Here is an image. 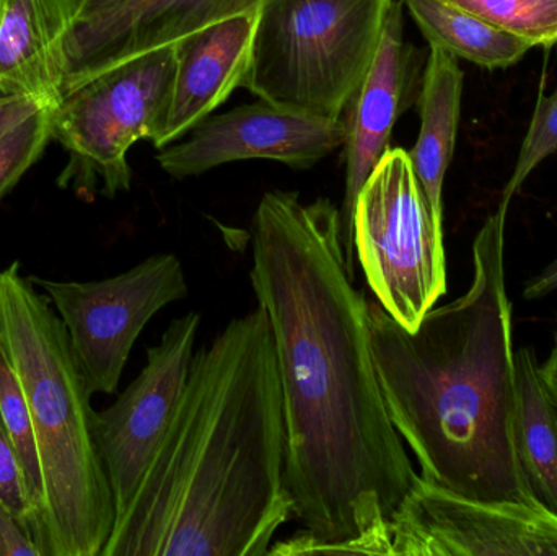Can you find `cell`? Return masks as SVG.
<instances>
[{"mask_svg":"<svg viewBox=\"0 0 557 556\" xmlns=\"http://www.w3.org/2000/svg\"><path fill=\"white\" fill-rule=\"evenodd\" d=\"M0 346L28 401L45 477L42 556H101L116 521L91 392L48 297L13 263L0 271Z\"/></svg>","mask_w":557,"mask_h":556,"instance_id":"obj_4","label":"cell"},{"mask_svg":"<svg viewBox=\"0 0 557 556\" xmlns=\"http://www.w3.org/2000/svg\"><path fill=\"white\" fill-rule=\"evenodd\" d=\"M175 45L111 65L65 91L51 111V136L69 156L58 183L82 198L129 191L127 152L156 143L165 127L175 78Z\"/></svg>","mask_w":557,"mask_h":556,"instance_id":"obj_6","label":"cell"},{"mask_svg":"<svg viewBox=\"0 0 557 556\" xmlns=\"http://www.w3.org/2000/svg\"><path fill=\"white\" fill-rule=\"evenodd\" d=\"M0 499L25 522L26 528L29 529L33 539H35V509H33L32 502H29L22 466H20L18 456H16L15 447H13L9 433H7L2 417H0Z\"/></svg>","mask_w":557,"mask_h":556,"instance_id":"obj_23","label":"cell"},{"mask_svg":"<svg viewBox=\"0 0 557 556\" xmlns=\"http://www.w3.org/2000/svg\"><path fill=\"white\" fill-rule=\"evenodd\" d=\"M29 280L58 312L91 395L117 391L140 332L156 313L188 296L185 270L173 254L153 255L108 280Z\"/></svg>","mask_w":557,"mask_h":556,"instance_id":"obj_8","label":"cell"},{"mask_svg":"<svg viewBox=\"0 0 557 556\" xmlns=\"http://www.w3.org/2000/svg\"><path fill=\"white\" fill-rule=\"evenodd\" d=\"M461 94L463 71L458 65V58L431 46L419 91L421 129L409 159L432 221L441 231H444L442 193L457 144Z\"/></svg>","mask_w":557,"mask_h":556,"instance_id":"obj_16","label":"cell"},{"mask_svg":"<svg viewBox=\"0 0 557 556\" xmlns=\"http://www.w3.org/2000/svg\"><path fill=\"white\" fill-rule=\"evenodd\" d=\"M356 257L376 302L406 330L447 293L444 231L435 227L409 152L389 147L356 199Z\"/></svg>","mask_w":557,"mask_h":556,"instance_id":"obj_7","label":"cell"},{"mask_svg":"<svg viewBox=\"0 0 557 556\" xmlns=\"http://www.w3.org/2000/svg\"><path fill=\"white\" fill-rule=\"evenodd\" d=\"M429 41L481 67L507 69L532 49L529 42L442 0H403Z\"/></svg>","mask_w":557,"mask_h":556,"instance_id":"obj_18","label":"cell"},{"mask_svg":"<svg viewBox=\"0 0 557 556\" xmlns=\"http://www.w3.org/2000/svg\"><path fill=\"white\" fill-rule=\"evenodd\" d=\"M557 291V257L548 267L543 268L533 280L527 283L523 297L527 300H539Z\"/></svg>","mask_w":557,"mask_h":556,"instance_id":"obj_26","label":"cell"},{"mask_svg":"<svg viewBox=\"0 0 557 556\" xmlns=\"http://www.w3.org/2000/svg\"><path fill=\"white\" fill-rule=\"evenodd\" d=\"M201 316L188 312L170 323L147 351V362L129 387L97 413V443L113 492L116 518L143 482L169 431L185 392Z\"/></svg>","mask_w":557,"mask_h":556,"instance_id":"obj_10","label":"cell"},{"mask_svg":"<svg viewBox=\"0 0 557 556\" xmlns=\"http://www.w3.org/2000/svg\"><path fill=\"white\" fill-rule=\"evenodd\" d=\"M0 417L22 466L29 502L35 509V541L39 547L42 518H45V477H42L41 457H39L38 441H36L28 401L23 394L18 375L10 365L2 346H0Z\"/></svg>","mask_w":557,"mask_h":556,"instance_id":"obj_19","label":"cell"},{"mask_svg":"<svg viewBox=\"0 0 557 556\" xmlns=\"http://www.w3.org/2000/svg\"><path fill=\"white\" fill-rule=\"evenodd\" d=\"M81 5L82 0H0V94L58 107Z\"/></svg>","mask_w":557,"mask_h":556,"instance_id":"obj_15","label":"cell"},{"mask_svg":"<svg viewBox=\"0 0 557 556\" xmlns=\"http://www.w3.org/2000/svg\"><path fill=\"white\" fill-rule=\"evenodd\" d=\"M516 384L517 460L533 499L557 515V408L529 346L516 353Z\"/></svg>","mask_w":557,"mask_h":556,"instance_id":"obj_17","label":"cell"},{"mask_svg":"<svg viewBox=\"0 0 557 556\" xmlns=\"http://www.w3.org/2000/svg\"><path fill=\"white\" fill-rule=\"evenodd\" d=\"M260 12L212 23L175 42L172 100L157 149L182 139L244 85Z\"/></svg>","mask_w":557,"mask_h":556,"instance_id":"obj_14","label":"cell"},{"mask_svg":"<svg viewBox=\"0 0 557 556\" xmlns=\"http://www.w3.org/2000/svg\"><path fill=\"white\" fill-rule=\"evenodd\" d=\"M419 51L403 35V3L393 2L386 16L379 51L362 84L347 104L343 121L346 127V189L341 211V234L347 267L356 276L352 214L363 183L389 149L393 127L398 118L414 103L422 85Z\"/></svg>","mask_w":557,"mask_h":556,"instance_id":"obj_12","label":"cell"},{"mask_svg":"<svg viewBox=\"0 0 557 556\" xmlns=\"http://www.w3.org/2000/svg\"><path fill=\"white\" fill-rule=\"evenodd\" d=\"M284 401L267 312L193 356L185 392L101 556H264L294 519Z\"/></svg>","mask_w":557,"mask_h":556,"instance_id":"obj_2","label":"cell"},{"mask_svg":"<svg viewBox=\"0 0 557 556\" xmlns=\"http://www.w3.org/2000/svg\"><path fill=\"white\" fill-rule=\"evenodd\" d=\"M270 0H131L75 23L67 41L64 94L134 55L175 45L212 23L263 9Z\"/></svg>","mask_w":557,"mask_h":556,"instance_id":"obj_13","label":"cell"},{"mask_svg":"<svg viewBox=\"0 0 557 556\" xmlns=\"http://www.w3.org/2000/svg\"><path fill=\"white\" fill-rule=\"evenodd\" d=\"M529 42L557 45V0H442Z\"/></svg>","mask_w":557,"mask_h":556,"instance_id":"obj_20","label":"cell"},{"mask_svg":"<svg viewBox=\"0 0 557 556\" xmlns=\"http://www.w3.org/2000/svg\"><path fill=\"white\" fill-rule=\"evenodd\" d=\"M51 111H35L0 137V199L38 162L52 139Z\"/></svg>","mask_w":557,"mask_h":556,"instance_id":"obj_21","label":"cell"},{"mask_svg":"<svg viewBox=\"0 0 557 556\" xmlns=\"http://www.w3.org/2000/svg\"><path fill=\"white\" fill-rule=\"evenodd\" d=\"M127 2H131V0H82L77 23L87 22V20L113 12V10L120 9Z\"/></svg>","mask_w":557,"mask_h":556,"instance_id":"obj_27","label":"cell"},{"mask_svg":"<svg viewBox=\"0 0 557 556\" xmlns=\"http://www.w3.org/2000/svg\"><path fill=\"white\" fill-rule=\"evenodd\" d=\"M0 556H42L25 522L0 499Z\"/></svg>","mask_w":557,"mask_h":556,"instance_id":"obj_24","label":"cell"},{"mask_svg":"<svg viewBox=\"0 0 557 556\" xmlns=\"http://www.w3.org/2000/svg\"><path fill=\"white\" fill-rule=\"evenodd\" d=\"M557 150V88L549 97L542 98L530 121L512 178L507 183L503 201L510 202L517 189L522 188L530 173Z\"/></svg>","mask_w":557,"mask_h":556,"instance_id":"obj_22","label":"cell"},{"mask_svg":"<svg viewBox=\"0 0 557 556\" xmlns=\"http://www.w3.org/2000/svg\"><path fill=\"white\" fill-rule=\"evenodd\" d=\"M388 531L392 556H557V515L535 499L468 498L421 475Z\"/></svg>","mask_w":557,"mask_h":556,"instance_id":"obj_9","label":"cell"},{"mask_svg":"<svg viewBox=\"0 0 557 556\" xmlns=\"http://www.w3.org/2000/svg\"><path fill=\"white\" fill-rule=\"evenodd\" d=\"M540 375H542L543 384L549 398L557 408V351L553 349L552 356L545 365H540Z\"/></svg>","mask_w":557,"mask_h":556,"instance_id":"obj_28","label":"cell"},{"mask_svg":"<svg viewBox=\"0 0 557 556\" xmlns=\"http://www.w3.org/2000/svg\"><path fill=\"white\" fill-rule=\"evenodd\" d=\"M395 0H270L242 87L263 100L343 120L369 72Z\"/></svg>","mask_w":557,"mask_h":556,"instance_id":"obj_5","label":"cell"},{"mask_svg":"<svg viewBox=\"0 0 557 556\" xmlns=\"http://www.w3.org/2000/svg\"><path fill=\"white\" fill-rule=\"evenodd\" d=\"M341 211L270 191L251 224L250 280L284 401L285 480L301 531L268 555L392 556L388 521L418 473L376 372L369 300L354 284Z\"/></svg>","mask_w":557,"mask_h":556,"instance_id":"obj_1","label":"cell"},{"mask_svg":"<svg viewBox=\"0 0 557 556\" xmlns=\"http://www.w3.org/2000/svg\"><path fill=\"white\" fill-rule=\"evenodd\" d=\"M188 139L160 149L163 172L176 180L202 175L224 163L263 159L307 170L344 146L343 120L258 101L202 120Z\"/></svg>","mask_w":557,"mask_h":556,"instance_id":"obj_11","label":"cell"},{"mask_svg":"<svg viewBox=\"0 0 557 556\" xmlns=\"http://www.w3.org/2000/svg\"><path fill=\"white\" fill-rule=\"evenodd\" d=\"M509 202L473 244V283L450 304L403 329L369 302L373 358L386 410L422 479L474 499L533 502L513 443L517 384L507 296Z\"/></svg>","mask_w":557,"mask_h":556,"instance_id":"obj_3","label":"cell"},{"mask_svg":"<svg viewBox=\"0 0 557 556\" xmlns=\"http://www.w3.org/2000/svg\"><path fill=\"white\" fill-rule=\"evenodd\" d=\"M45 104L23 95L0 94V137L12 129L20 121L32 116L35 111L41 110Z\"/></svg>","mask_w":557,"mask_h":556,"instance_id":"obj_25","label":"cell"},{"mask_svg":"<svg viewBox=\"0 0 557 556\" xmlns=\"http://www.w3.org/2000/svg\"><path fill=\"white\" fill-rule=\"evenodd\" d=\"M555 349H556V351H557V338H556V348H555Z\"/></svg>","mask_w":557,"mask_h":556,"instance_id":"obj_29","label":"cell"}]
</instances>
